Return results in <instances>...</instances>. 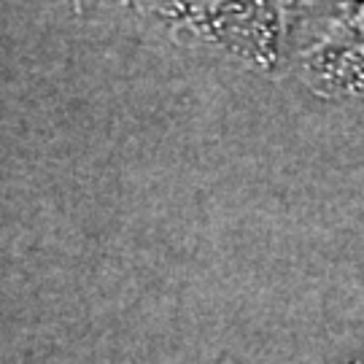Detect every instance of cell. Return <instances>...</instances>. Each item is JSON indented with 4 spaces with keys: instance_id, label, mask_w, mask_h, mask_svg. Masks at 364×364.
Listing matches in <instances>:
<instances>
[{
    "instance_id": "obj_1",
    "label": "cell",
    "mask_w": 364,
    "mask_h": 364,
    "mask_svg": "<svg viewBox=\"0 0 364 364\" xmlns=\"http://www.w3.org/2000/svg\"><path fill=\"white\" fill-rule=\"evenodd\" d=\"M146 16L189 46L267 70L284 43V0H135Z\"/></svg>"
},
{
    "instance_id": "obj_2",
    "label": "cell",
    "mask_w": 364,
    "mask_h": 364,
    "mask_svg": "<svg viewBox=\"0 0 364 364\" xmlns=\"http://www.w3.org/2000/svg\"><path fill=\"white\" fill-rule=\"evenodd\" d=\"M308 84L348 103L364 105V3L348 6L326 22L302 57Z\"/></svg>"
}]
</instances>
